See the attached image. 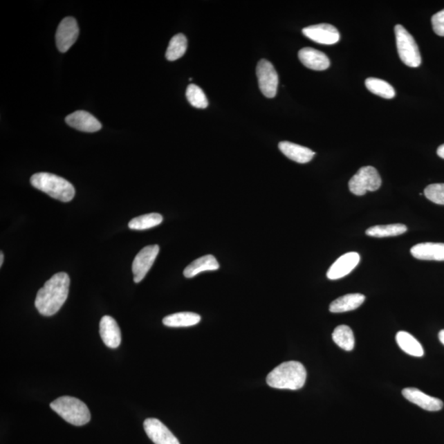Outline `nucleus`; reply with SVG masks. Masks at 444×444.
<instances>
[{
    "label": "nucleus",
    "instance_id": "obj_22",
    "mask_svg": "<svg viewBox=\"0 0 444 444\" xmlns=\"http://www.w3.org/2000/svg\"><path fill=\"white\" fill-rule=\"evenodd\" d=\"M396 340H397L400 349L406 352L407 354L416 357L424 355V349L421 344L410 333L399 332L396 336Z\"/></svg>",
    "mask_w": 444,
    "mask_h": 444
},
{
    "label": "nucleus",
    "instance_id": "obj_21",
    "mask_svg": "<svg viewBox=\"0 0 444 444\" xmlns=\"http://www.w3.org/2000/svg\"><path fill=\"white\" fill-rule=\"evenodd\" d=\"M201 320L197 313L191 312H182L173 313V315L164 317L163 324L171 328H182V326H191L198 324Z\"/></svg>",
    "mask_w": 444,
    "mask_h": 444
},
{
    "label": "nucleus",
    "instance_id": "obj_25",
    "mask_svg": "<svg viewBox=\"0 0 444 444\" xmlns=\"http://www.w3.org/2000/svg\"><path fill=\"white\" fill-rule=\"evenodd\" d=\"M365 86L369 91L378 97L385 99H391L395 97L396 93L394 86L385 80L369 77L365 80Z\"/></svg>",
    "mask_w": 444,
    "mask_h": 444
},
{
    "label": "nucleus",
    "instance_id": "obj_12",
    "mask_svg": "<svg viewBox=\"0 0 444 444\" xmlns=\"http://www.w3.org/2000/svg\"><path fill=\"white\" fill-rule=\"evenodd\" d=\"M360 261L359 254L355 252H347L339 258L329 268L326 277L330 280L340 279L348 275L356 268Z\"/></svg>",
    "mask_w": 444,
    "mask_h": 444
},
{
    "label": "nucleus",
    "instance_id": "obj_4",
    "mask_svg": "<svg viewBox=\"0 0 444 444\" xmlns=\"http://www.w3.org/2000/svg\"><path fill=\"white\" fill-rule=\"evenodd\" d=\"M50 407L65 421L73 425L82 426L91 420L89 407L76 398L64 396L52 402Z\"/></svg>",
    "mask_w": 444,
    "mask_h": 444
},
{
    "label": "nucleus",
    "instance_id": "obj_2",
    "mask_svg": "<svg viewBox=\"0 0 444 444\" xmlns=\"http://www.w3.org/2000/svg\"><path fill=\"white\" fill-rule=\"evenodd\" d=\"M306 369L302 363L287 361L268 374L267 382L273 389L298 390L306 384Z\"/></svg>",
    "mask_w": 444,
    "mask_h": 444
},
{
    "label": "nucleus",
    "instance_id": "obj_27",
    "mask_svg": "<svg viewBox=\"0 0 444 444\" xmlns=\"http://www.w3.org/2000/svg\"><path fill=\"white\" fill-rule=\"evenodd\" d=\"M163 221V217L159 213H149V214L135 217L129 221V228L137 230L150 229L159 225Z\"/></svg>",
    "mask_w": 444,
    "mask_h": 444
},
{
    "label": "nucleus",
    "instance_id": "obj_19",
    "mask_svg": "<svg viewBox=\"0 0 444 444\" xmlns=\"http://www.w3.org/2000/svg\"><path fill=\"white\" fill-rule=\"evenodd\" d=\"M365 296L362 294H348L335 299L331 303L329 311L332 313H345L355 311L364 302Z\"/></svg>",
    "mask_w": 444,
    "mask_h": 444
},
{
    "label": "nucleus",
    "instance_id": "obj_8",
    "mask_svg": "<svg viewBox=\"0 0 444 444\" xmlns=\"http://www.w3.org/2000/svg\"><path fill=\"white\" fill-rule=\"evenodd\" d=\"M159 250L160 248L158 245L147 246L135 257L132 266L135 283H139L145 279L154 265Z\"/></svg>",
    "mask_w": 444,
    "mask_h": 444
},
{
    "label": "nucleus",
    "instance_id": "obj_32",
    "mask_svg": "<svg viewBox=\"0 0 444 444\" xmlns=\"http://www.w3.org/2000/svg\"><path fill=\"white\" fill-rule=\"evenodd\" d=\"M438 338L439 341H441L443 345H444V329L441 331V333H439Z\"/></svg>",
    "mask_w": 444,
    "mask_h": 444
},
{
    "label": "nucleus",
    "instance_id": "obj_3",
    "mask_svg": "<svg viewBox=\"0 0 444 444\" xmlns=\"http://www.w3.org/2000/svg\"><path fill=\"white\" fill-rule=\"evenodd\" d=\"M30 184L37 189L61 202H71L75 195V189L71 182L50 173H37L30 178Z\"/></svg>",
    "mask_w": 444,
    "mask_h": 444
},
{
    "label": "nucleus",
    "instance_id": "obj_30",
    "mask_svg": "<svg viewBox=\"0 0 444 444\" xmlns=\"http://www.w3.org/2000/svg\"><path fill=\"white\" fill-rule=\"evenodd\" d=\"M432 26L434 33L439 37H444V10L432 17Z\"/></svg>",
    "mask_w": 444,
    "mask_h": 444
},
{
    "label": "nucleus",
    "instance_id": "obj_18",
    "mask_svg": "<svg viewBox=\"0 0 444 444\" xmlns=\"http://www.w3.org/2000/svg\"><path fill=\"white\" fill-rule=\"evenodd\" d=\"M280 151L286 158L294 160V162L306 164L310 163L315 154L310 148L295 145L290 142H281L279 143Z\"/></svg>",
    "mask_w": 444,
    "mask_h": 444
},
{
    "label": "nucleus",
    "instance_id": "obj_11",
    "mask_svg": "<svg viewBox=\"0 0 444 444\" xmlns=\"http://www.w3.org/2000/svg\"><path fill=\"white\" fill-rule=\"evenodd\" d=\"M143 427L148 438L155 444H181L172 431L158 419H147L143 423Z\"/></svg>",
    "mask_w": 444,
    "mask_h": 444
},
{
    "label": "nucleus",
    "instance_id": "obj_15",
    "mask_svg": "<svg viewBox=\"0 0 444 444\" xmlns=\"http://www.w3.org/2000/svg\"><path fill=\"white\" fill-rule=\"evenodd\" d=\"M299 59L304 66L312 71H323L330 66V60L323 52L306 47L299 51Z\"/></svg>",
    "mask_w": 444,
    "mask_h": 444
},
{
    "label": "nucleus",
    "instance_id": "obj_9",
    "mask_svg": "<svg viewBox=\"0 0 444 444\" xmlns=\"http://www.w3.org/2000/svg\"><path fill=\"white\" fill-rule=\"evenodd\" d=\"M80 34L77 21L72 17H65L59 25L56 33V45L60 52L68 51L75 43Z\"/></svg>",
    "mask_w": 444,
    "mask_h": 444
},
{
    "label": "nucleus",
    "instance_id": "obj_33",
    "mask_svg": "<svg viewBox=\"0 0 444 444\" xmlns=\"http://www.w3.org/2000/svg\"><path fill=\"white\" fill-rule=\"evenodd\" d=\"M3 259H4L3 254V252H0V266L1 267L3 263Z\"/></svg>",
    "mask_w": 444,
    "mask_h": 444
},
{
    "label": "nucleus",
    "instance_id": "obj_23",
    "mask_svg": "<svg viewBox=\"0 0 444 444\" xmlns=\"http://www.w3.org/2000/svg\"><path fill=\"white\" fill-rule=\"evenodd\" d=\"M333 339L342 349L350 351L354 349L355 337L350 326L341 325L335 329Z\"/></svg>",
    "mask_w": 444,
    "mask_h": 444
},
{
    "label": "nucleus",
    "instance_id": "obj_29",
    "mask_svg": "<svg viewBox=\"0 0 444 444\" xmlns=\"http://www.w3.org/2000/svg\"><path fill=\"white\" fill-rule=\"evenodd\" d=\"M425 197L439 205H444V184H433L426 187Z\"/></svg>",
    "mask_w": 444,
    "mask_h": 444
},
{
    "label": "nucleus",
    "instance_id": "obj_6",
    "mask_svg": "<svg viewBox=\"0 0 444 444\" xmlns=\"http://www.w3.org/2000/svg\"><path fill=\"white\" fill-rule=\"evenodd\" d=\"M382 180L377 169L373 167H361L351 178L349 189L352 194L363 196L380 188Z\"/></svg>",
    "mask_w": 444,
    "mask_h": 444
},
{
    "label": "nucleus",
    "instance_id": "obj_7",
    "mask_svg": "<svg viewBox=\"0 0 444 444\" xmlns=\"http://www.w3.org/2000/svg\"><path fill=\"white\" fill-rule=\"evenodd\" d=\"M257 77L261 91L265 97L273 98L276 97L278 82V74L272 63L266 59H261L257 65Z\"/></svg>",
    "mask_w": 444,
    "mask_h": 444
},
{
    "label": "nucleus",
    "instance_id": "obj_13",
    "mask_svg": "<svg viewBox=\"0 0 444 444\" xmlns=\"http://www.w3.org/2000/svg\"><path fill=\"white\" fill-rule=\"evenodd\" d=\"M403 395L409 402L417 405L425 411H438L442 410L443 407L441 399L430 397L416 387H407L403 390Z\"/></svg>",
    "mask_w": 444,
    "mask_h": 444
},
{
    "label": "nucleus",
    "instance_id": "obj_10",
    "mask_svg": "<svg viewBox=\"0 0 444 444\" xmlns=\"http://www.w3.org/2000/svg\"><path fill=\"white\" fill-rule=\"evenodd\" d=\"M302 33L313 41L322 45H334L340 41V33L334 26L326 24L311 26L304 28Z\"/></svg>",
    "mask_w": 444,
    "mask_h": 444
},
{
    "label": "nucleus",
    "instance_id": "obj_20",
    "mask_svg": "<svg viewBox=\"0 0 444 444\" xmlns=\"http://www.w3.org/2000/svg\"><path fill=\"white\" fill-rule=\"evenodd\" d=\"M219 268V263L214 256L206 255L194 261L185 269L184 275L187 278H192L198 274L206 271H215Z\"/></svg>",
    "mask_w": 444,
    "mask_h": 444
},
{
    "label": "nucleus",
    "instance_id": "obj_28",
    "mask_svg": "<svg viewBox=\"0 0 444 444\" xmlns=\"http://www.w3.org/2000/svg\"><path fill=\"white\" fill-rule=\"evenodd\" d=\"M186 98L189 102L195 108L205 109L208 106V101L205 93L195 84H190L186 91Z\"/></svg>",
    "mask_w": 444,
    "mask_h": 444
},
{
    "label": "nucleus",
    "instance_id": "obj_17",
    "mask_svg": "<svg viewBox=\"0 0 444 444\" xmlns=\"http://www.w3.org/2000/svg\"><path fill=\"white\" fill-rule=\"evenodd\" d=\"M411 254L420 260L444 261V243H421L413 246Z\"/></svg>",
    "mask_w": 444,
    "mask_h": 444
},
{
    "label": "nucleus",
    "instance_id": "obj_14",
    "mask_svg": "<svg viewBox=\"0 0 444 444\" xmlns=\"http://www.w3.org/2000/svg\"><path fill=\"white\" fill-rule=\"evenodd\" d=\"M65 121L72 128L82 132L94 133L99 131L102 127L98 119L84 111H78L68 115Z\"/></svg>",
    "mask_w": 444,
    "mask_h": 444
},
{
    "label": "nucleus",
    "instance_id": "obj_16",
    "mask_svg": "<svg viewBox=\"0 0 444 444\" xmlns=\"http://www.w3.org/2000/svg\"><path fill=\"white\" fill-rule=\"evenodd\" d=\"M100 335L108 347L115 349L121 343V332L117 322L111 316H104L100 322Z\"/></svg>",
    "mask_w": 444,
    "mask_h": 444
},
{
    "label": "nucleus",
    "instance_id": "obj_1",
    "mask_svg": "<svg viewBox=\"0 0 444 444\" xmlns=\"http://www.w3.org/2000/svg\"><path fill=\"white\" fill-rule=\"evenodd\" d=\"M71 279L67 273L59 272L39 290L35 306L43 316H52L64 306L68 298Z\"/></svg>",
    "mask_w": 444,
    "mask_h": 444
},
{
    "label": "nucleus",
    "instance_id": "obj_26",
    "mask_svg": "<svg viewBox=\"0 0 444 444\" xmlns=\"http://www.w3.org/2000/svg\"><path fill=\"white\" fill-rule=\"evenodd\" d=\"M188 47V41L184 34H178L169 41L165 57L169 61H175L185 54Z\"/></svg>",
    "mask_w": 444,
    "mask_h": 444
},
{
    "label": "nucleus",
    "instance_id": "obj_5",
    "mask_svg": "<svg viewBox=\"0 0 444 444\" xmlns=\"http://www.w3.org/2000/svg\"><path fill=\"white\" fill-rule=\"evenodd\" d=\"M394 30L400 60L409 67H419L421 64V56L415 39L402 25L398 24Z\"/></svg>",
    "mask_w": 444,
    "mask_h": 444
},
{
    "label": "nucleus",
    "instance_id": "obj_31",
    "mask_svg": "<svg viewBox=\"0 0 444 444\" xmlns=\"http://www.w3.org/2000/svg\"><path fill=\"white\" fill-rule=\"evenodd\" d=\"M437 154L439 158L444 159V145L438 148Z\"/></svg>",
    "mask_w": 444,
    "mask_h": 444
},
{
    "label": "nucleus",
    "instance_id": "obj_24",
    "mask_svg": "<svg viewBox=\"0 0 444 444\" xmlns=\"http://www.w3.org/2000/svg\"><path fill=\"white\" fill-rule=\"evenodd\" d=\"M407 228L403 224H391L386 225H376L369 228L367 230V234L369 237L385 238L398 237L407 232Z\"/></svg>",
    "mask_w": 444,
    "mask_h": 444
}]
</instances>
